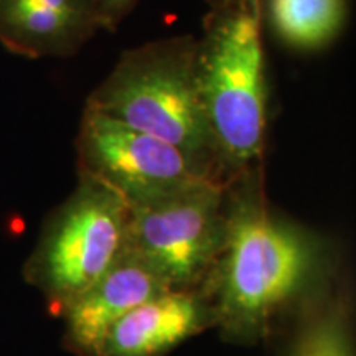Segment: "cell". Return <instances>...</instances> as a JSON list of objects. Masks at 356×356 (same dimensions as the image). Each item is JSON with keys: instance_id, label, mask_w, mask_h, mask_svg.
Here are the masks:
<instances>
[{"instance_id": "obj_5", "label": "cell", "mask_w": 356, "mask_h": 356, "mask_svg": "<svg viewBox=\"0 0 356 356\" xmlns=\"http://www.w3.org/2000/svg\"><path fill=\"white\" fill-rule=\"evenodd\" d=\"M226 238V184L202 180L129 208L126 248L170 289H197Z\"/></svg>"}, {"instance_id": "obj_8", "label": "cell", "mask_w": 356, "mask_h": 356, "mask_svg": "<svg viewBox=\"0 0 356 356\" xmlns=\"http://www.w3.org/2000/svg\"><path fill=\"white\" fill-rule=\"evenodd\" d=\"M215 327V310L202 289H170L124 315L106 333L97 356H167Z\"/></svg>"}, {"instance_id": "obj_13", "label": "cell", "mask_w": 356, "mask_h": 356, "mask_svg": "<svg viewBox=\"0 0 356 356\" xmlns=\"http://www.w3.org/2000/svg\"><path fill=\"white\" fill-rule=\"evenodd\" d=\"M210 10L218 8H248L256 13H262V0H207Z\"/></svg>"}, {"instance_id": "obj_3", "label": "cell", "mask_w": 356, "mask_h": 356, "mask_svg": "<svg viewBox=\"0 0 356 356\" xmlns=\"http://www.w3.org/2000/svg\"><path fill=\"white\" fill-rule=\"evenodd\" d=\"M197 74L226 180L262 163L267 134V83L261 13L210 10L197 37Z\"/></svg>"}, {"instance_id": "obj_6", "label": "cell", "mask_w": 356, "mask_h": 356, "mask_svg": "<svg viewBox=\"0 0 356 356\" xmlns=\"http://www.w3.org/2000/svg\"><path fill=\"white\" fill-rule=\"evenodd\" d=\"M74 150L76 172L108 186L129 208L213 180L177 147L89 108L83 109Z\"/></svg>"}, {"instance_id": "obj_2", "label": "cell", "mask_w": 356, "mask_h": 356, "mask_svg": "<svg viewBox=\"0 0 356 356\" xmlns=\"http://www.w3.org/2000/svg\"><path fill=\"white\" fill-rule=\"evenodd\" d=\"M193 35L160 38L122 51L84 108L167 142L203 173L228 181L204 114Z\"/></svg>"}, {"instance_id": "obj_4", "label": "cell", "mask_w": 356, "mask_h": 356, "mask_svg": "<svg viewBox=\"0 0 356 356\" xmlns=\"http://www.w3.org/2000/svg\"><path fill=\"white\" fill-rule=\"evenodd\" d=\"M127 225L124 200L78 173L74 190L43 221L22 277L61 317L119 259L127 244Z\"/></svg>"}, {"instance_id": "obj_12", "label": "cell", "mask_w": 356, "mask_h": 356, "mask_svg": "<svg viewBox=\"0 0 356 356\" xmlns=\"http://www.w3.org/2000/svg\"><path fill=\"white\" fill-rule=\"evenodd\" d=\"M140 0H95L101 30L114 32Z\"/></svg>"}, {"instance_id": "obj_11", "label": "cell", "mask_w": 356, "mask_h": 356, "mask_svg": "<svg viewBox=\"0 0 356 356\" xmlns=\"http://www.w3.org/2000/svg\"><path fill=\"white\" fill-rule=\"evenodd\" d=\"M275 37L302 53L323 50L340 37L348 17L346 0H266Z\"/></svg>"}, {"instance_id": "obj_7", "label": "cell", "mask_w": 356, "mask_h": 356, "mask_svg": "<svg viewBox=\"0 0 356 356\" xmlns=\"http://www.w3.org/2000/svg\"><path fill=\"white\" fill-rule=\"evenodd\" d=\"M170 291L126 248L119 259L61 314V345L74 356H97L106 333L132 309Z\"/></svg>"}, {"instance_id": "obj_1", "label": "cell", "mask_w": 356, "mask_h": 356, "mask_svg": "<svg viewBox=\"0 0 356 356\" xmlns=\"http://www.w3.org/2000/svg\"><path fill=\"white\" fill-rule=\"evenodd\" d=\"M337 249L322 233L269 203L262 163L226 181V238L202 282L221 338L266 341L337 280Z\"/></svg>"}, {"instance_id": "obj_10", "label": "cell", "mask_w": 356, "mask_h": 356, "mask_svg": "<svg viewBox=\"0 0 356 356\" xmlns=\"http://www.w3.org/2000/svg\"><path fill=\"white\" fill-rule=\"evenodd\" d=\"M280 356H356L355 302L348 284L335 280L293 315Z\"/></svg>"}, {"instance_id": "obj_9", "label": "cell", "mask_w": 356, "mask_h": 356, "mask_svg": "<svg viewBox=\"0 0 356 356\" xmlns=\"http://www.w3.org/2000/svg\"><path fill=\"white\" fill-rule=\"evenodd\" d=\"M97 32L95 0H0V47L15 56L70 58Z\"/></svg>"}]
</instances>
